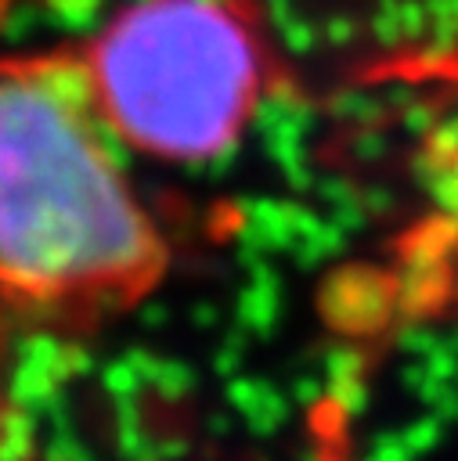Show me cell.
Masks as SVG:
<instances>
[{
  "mask_svg": "<svg viewBox=\"0 0 458 461\" xmlns=\"http://www.w3.org/2000/svg\"><path fill=\"white\" fill-rule=\"evenodd\" d=\"M166 241L76 58L0 72V303L97 317L137 303Z\"/></svg>",
  "mask_w": 458,
  "mask_h": 461,
  "instance_id": "6da1fadb",
  "label": "cell"
},
{
  "mask_svg": "<svg viewBox=\"0 0 458 461\" xmlns=\"http://www.w3.org/2000/svg\"><path fill=\"white\" fill-rule=\"evenodd\" d=\"M76 65L112 137L169 162L238 144L267 83L260 32L234 0H137Z\"/></svg>",
  "mask_w": 458,
  "mask_h": 461,
  "instance_id": "7a4b0ae2",
  "label": "cell"
}]
</instances>
